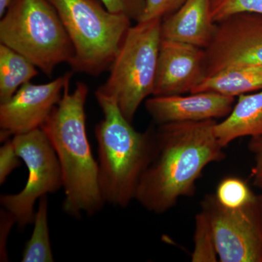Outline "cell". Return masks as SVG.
Instances as JSON below:
<instances>
[{
    "label": "cell",
    "mask_w": 262,
    "mask_h": 262,
    "mask_svg": "<svg viewBox=\"0 0 262 262\" xmlns=\"http://www.w3.org/2000/svg\"><path fill=\"white\" fill-rule=\"evenodd\" d=\"M215 120L160 125L152 158L143 174L135 200L162 214L181 198L192 196L196 182L209 164L225 158L215 134Z\"/></svg>",
    "instance_id": "6da1fadb"
},
{
    "label": "cell",
    "mask_w": 262,
    "mask_h": 262,
    "mask_svg": "<svg viewBox=\"0 0 262 262\" xmlns=\"http://www.w3.org/2000/svg\"><path fill=\"white\" fill-rule=\"evenodd\" d=\"M66 84L59 103L41 128L56 151L61 166L66 213L76 219L91 216L102 209L103 201L98 178V162L93 155L86 130L87 84H76L70 91Z\"/></svg>",
    "instance_id": "7a4b0ae2"
},
{
    "label": "cell",
    "mask_w": 262,
    "mask_h": 262,
    "mask_svg": "<svg viewBox=\"0 0 262 262\" xmlns=\"http://www.w3.org/2000/svg\"><path fill=\"white\" fill-rule=\"evenodd\" d=\"M95 96L103 115L95 127L101 194L105 204L126 208L152 158L155 132L136 130L114 96L98 89Z\"/></svg>",
    "instance_id": "3957f363"
},
{
    "label": "cell",
    "mask_w": 262,
    "mask_h": 262,
    "mask_svg": "<svg viewBox=\"0 0 262 262\" xmlns=\"http://www.w3.org/2000/svg\"><path fill=\"white\" fill-rule=\"evenodd\" d=\"M49 1L73 46L72 72L98 76L110 69L132 20L110 12L96 0Z\"/></svg>",
    "instance_id": "277c9868"
},
{
    "label": "cell",
    "mask_w": 262,
    "mask_h": 262,
    "mask_svg": "<svg viewBox=\"0 0 262 262\" xmlns=\"http://www.w3.org/2000/svg\"><path fill=\"white\" fill-rule=\"evenodd\" d=\"M0 42L48 76L73 59L70 38L49 0H14L1 17Z\"/></svg>",
    "instance_id": "5b68a950"
},
{
    "label": "cell",
    "mask_w": 262,
    "mask_h": 262,
    "mask_svg": "<svg viewBox=\"0 0 262 262\" xmlns=\"http://www.w3.org/2000/svg\"><path fill=\"white\" fill-rule=\"evenodd\" d=\"M162 20L131 26L110 67L107 80L98 89L116 98L122 113L130 122L143 101L153 94Z\"/></svg>",
    "instance_id": "8992f818"
},
{
    "label": "cell",
    "mask_w": 262,
    "mask_h": 262,
    "mask_svg": "<svg viewBox=\"0 0 262 262\" xmlns=\"http://www.w3.org/2000/svg\"><path fill=\"white\" fill-rule=\"evenodd\" d=\"M17 154L27 165L25 187L14 194H2L1 206L14 217L20 228L34 222L38 200L63 188L61 166L51 141L42 128L12 138Z\"/></svg>",
    "instance_id": "52a82bcc"
},
{
    "label": "cell",
    "mask_w": 262,
    "mask_h": 262,
    "mask_svg": "<svg viewBox=\"0 0 262 262\" xmlns=\"http://www.w3.org/2000/svg\"><path fill=\"white\" fill-rule=\"evenodd\" d=\"M209 219L221 262H262V210L257 198L242 208L221 205L215 194L201 202Z\"/></svg>",
    "instance_id": "ba28073f"
},
{
    "label": "cell",
    "mask_w": 262,
    "mask_h": 262,
    "mask_svg": "<svg viewBox=\"0 0 262 262\" xmlns=\"http://www.w3.org/2000/svg\"><path fill=\"white\" fill-rule=\"evenodd\" d=\"M205 53V77L232 67L262 66V14L239 13L216 23Z\"/></svg>",
    "instance_id": "9c48e42d"
},
{
    "label": "cell",
    "mask_w": 262,
    "mask_h": 262,
    "mask_svg": "<svg viewBox=\"0 0 262 262\" xmlns=\"http://www.w3.org/2000/svg\"><path fill=\"white\" fill-rule=\"evenodd\" d=\"M72 74L67 72L46 84L27 82L8 101L0 103L1 141L40 128L59 103Z\"/></svg>",
    "instance_id": "30bf717a"
},
{
    "label": "cell",
    "mask_w": 262,
    "mask_h": 262,
    "mask_svg": "<svg viewBox=\"0 0 262 262\" xmlns=\"http://www.w3.org/2000/svg\"><path fill=\"white\" fill-rule=\"evenodd\" d=\"M205 49L162 39L153 96L192 93L206 77Z\"/></svg>",
    "instance_id": "8fae6325"
},
{
    "label": "cell",
    "mask_w": 262,
    "mask_h": 262,
    "mask_svg": "<svg viewBox=\"0 0 262 262\" xmlns=\"http://www.w3.org/2000/svg\"><path fill=\"white\" fill-rule=\"evenodd\" d=\"M235 97L216 93H190L189 96H153L146 101V108L160 125L201 122L228 116Z\"/></svg>",
    "instance_id": "7c38bea8"
},
{
    "label": "cell",
    "mask_w": 262,
    "mask_h": 262,
    "mask_svg": "<svg viewBox=\"0 0 262 262\" xmlns=\"http://www.w3.org/2000/svg\"><path fill=\"white\" fill-rule=\"evenodd\" d=\"M211 0H186L162 20V39L206 49L214 35L216 24L211 16Z\"/></svg>",
    "instance_id": "4fadbf2b"
},
{
    "label": "cell",
    "mask_w": 262,
    "mask_h": 262,
    "mask_svg": "<svg viewBox=\"0 0 262 262\" xmlns=\"http://www.w3.org/2000/svg\"><path fill=\"white\" fill-rule=\"evenodd\" d=\"M215 134L224 148L239 138L262 135V90L239 96L228 116L215 124Z\"/></svg>",
    "instance_id": "5bb4252c"
},
{
    "label": "cell",
    "mask_w": 262,
    "mask_h": 262,
    "mask_svg": "<svg viewBox=\"0 0 262 262\" xmlns=\"http://www.w3.org/2000/svg\"><path fill=\"white\" fill-rule=\"evenodd\" d=\"M262 90V66L232 67L205 77L192 93L236 96Z\"/></svg>",
    "instance_id": "9a60e30c"
},
{
    "label": "cell",
    "mask_w": 262,
    "mask_h": 262,
    "mask_svg": "<svg viewBox=\"0 0 262 262\" xmlns=\"http://www.w3.org/2000/svg\"><path fill=\"white\" fill-rule=\"evenodd\" d=\"M36 67L23 55L0 43V103L37 75Z\"/></svg>",
    "instance_id": "2e32d148"
},
{
    "label": "cell",
    "mask_w": 262,
    "mask_h": 262,
    "mask_svg": "<svg viewBox=\"0 0 262 262\" xmlns=\"http://www.w3.org/2000/svg\"><path fill=\"white\" fill-rule=\"evenodd\" d=\"M48 208L47 196H42L39 200L33 222L34 230L24 248L22 262L54 261L48 227Z\"/></svg>",
    "instance_id": "e0dca14e"
},
{
    "label": "cell",
    "mask_w": 262,
    "mask_h": 262,
    "mask_svg": "<svg viewBox=\"0 0 262 262\" xmlns=\"http://www.w3.org/2000/svg\"><path fill=\"white\" fill-rule=\"evenodd\" d=\"M213 229L208 215L203 210L196 215L192 262L218 261Z\"/></svg>",
    "instance_id": "ac0fdd59"
},
{
    "label": "cell",
    "mask_w": 262,
    "mask_h": 262,
    "mask_svg": "<svg viewBox=\"0 0 262 262\" xmlns=\"http://www.w3.org/2000/svg\"><path fill=\"white\" fill-rule=\"evenodd\" d=\"M214 194L221 205L231 209L242 208L257 198L247 183L236 177L222 179Z\"/></svg>",
    "instance_id": "d6986e66"
},
{
    "label": "cell",
    "mask_w": 262,
    "mask_h": 262,
    "mask_svg": "<svg viewBox=\"0 0 262 262\" xmlns=\"http://www.w3.org/2000/svg\"><path fill=\"white\" fill-rule=\"evenodd\" d=\"M211 10L216 24L239 13L262 14V0H211Z\"/></svg>",
    "instance_id": "ffe728a7"
},
{
    "label": "cell",
    "mask_w": 262,
    "mask_h": 262,
    "mask_svg": "<svg viewBox=\"0 0 262 262\" xmlns=\"http://www.w3.org/2000/svg\"><path fill=\"white\" fill-rule=\"evenodd\" d=\"M186 0H145L144 12L139 22L165 18L179 9ZM138 23V22H137Z\"/></svg>",
    "instance_id": "44dd1931"
},
{
    "label": "cell",
    "mask_w": 262,
    "mask_h": 262,
    "mask_svg": "<svg viewBox=\"0 0 262 262\" xmlns=\"http://www.w3.org/2000/svg\"><path fill=\"white\" fill-rule=\"evenodd\" d=\"M103 6L110 12L127 15L131 20L139 22L144 6L145 0H101Z\"/></svg>",
    "instance_id": "7402d4cb"
},
{
    "label": "cell",
    "mask_w": 262,
    "mask_h": 262,
    "mask_svg": "<svg viewBox=\"0 0 262 262\" xmlns=\"http://www.w3.org/2000/svg\"><path fill=\"white\" fill-rule=\"evenodd\" d=\"M20 157L15 151L13 141L8 139L0 148V184H4L8 176L20 165Z\"/></svg>",
    "instance_id": "603a6c76"
},
{
    "label": "cell",
    "mask_w": 262,
    "mask_h": 262,
    "mask_svg": "<svg viewBox=\"0 0 262 262\" xmlns=\"http://www.w3.org/2000/svg\"><path fill=\"white\" fill-rule=\"evenodd\" d=\"M248 149L252 153L254 159L251 171L253 184L262 190V135L251 138Z\"/></svg>",
    "instance_id": "cb8c5ba5"
},
{
    "label": "cell",
    "mask_w": 262,
    "mask_h": 262,
    "mask_svg": "<svg viewBox=\"0 0 262 262\" xmlns=\"http://www.w3.org/2000/svg\"><path fill=\"white\" fill-rule=\"evenodd\" d=\"M16 223L14 217L4 208H2L0 213V259L1 261H8L7 241L12 227Z\"/></svg>",
    "instance_id": "d4e9b609"
},
{
    "label": "cell",
    "mask_w": 262,
    "mask_h": 262,
    "mask_svg": "<svg viewBox=\"0 0 262 262\" xmlns=\"http://www.w3.org/2000/svg\"><path fill=\"white\" fill-rule=\"evenodd\" d=\"M14 0H0V17L3 16Z\"/></svg>",
    "instance_id": "484cf974"
},
{
    "label": "cell",
    "mask_w": 262,
    "mask_h": 262,
    "mask_svg": "<svg viewBox=\"0 0 262 262\" xmlns=\"http://www.w3.org/2000/svg\"><path fill=\"white\" fill-rule=\"evenodd\" d=\"M257 200L258 203H259V206L261 207L262 210V194H259V195H257Z\"/></svg>",
    "instance_id": "4316f807"
}]
</instances>
